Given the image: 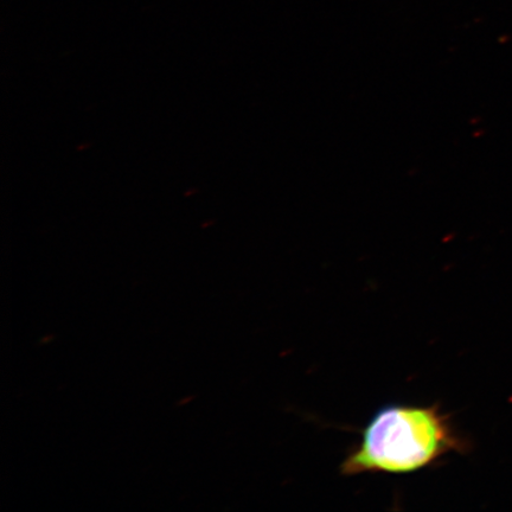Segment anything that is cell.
Returning <instances> with one entry per match:
<instances>
[{"instance_id":"6da1fadb","label":"cell","mask_w":512,"mask_h":512,"mask_svg":"<svg viewBox=\"0 0 512 512\" xmlns=\"http://www.w3.org/2000/svg\"><path fill=\"white\" fill-rule=\"evenodd\" d=\"M450 418L435 406L383 407L362 431L361 443L343 460V476L366 473L407 475L463 451Z\"/></svg>"}]
</instances>
